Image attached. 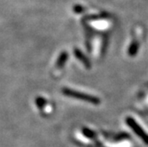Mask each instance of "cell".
<instances>
[{
    "instance_id": "cell-1",
    "label": "cell",
    "mask_w": 148,
    "mask_h": 147,
    "mask_svg": "<svg viewBox=\"0 0 148 147\" xmlns=\"http://www.w3.org/2000/svg\"><path fill=\"white\" fill-rule=\"evenodd\" d=\"M65 92H66V94H69L72 97H75L78 98H82L84 100L89 101V102H93V103H99V99L93 98V97H90L88 95H84V94H79L78 92H74L71 90H65Z\"/></svg>"
},
{
    "instance_id": "cell-2",
    "label": "cell",
    "mask_w": 148,
    "mask_h": 147,
    "mask_svg": "<svg viewBox=\"0 0 148 147\" xmlns=\"http://www.w3.org/2000/svg\"><path fill=\"white\" fill-rule=\"evenodd\" d=\"M128 123L130 124V126L135 130L137 133H138V135H139V137H141L144 140H145V142H146V144H148V137L145 134V133L138 128V126L136 124V122H135V121L134 120H132V119H128Z\"/></svg>"
}]
</instances>
